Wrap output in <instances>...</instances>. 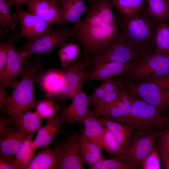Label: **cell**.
I'll return each instance as SVG.
<instances>
[{
	"label": "cell",
	"instance_id": "cell-35",
	"mask_svg": "<svg viewBox=\"0 0 169 169\" xmlns=\"http://www.w3.org/2000/svg\"><path fill=\"white\" fill-rule=\"evenodd\" d=\"M89 169H137L136 167L120 160L111 158L101 159L91 166Z\"/></svg>",
	"mask_w": 169,
	"mask_h": 169
},
{
	"label": "cell",
	"instance_id": "cell-29",
	"mask_svg": "<svg viewBox=\"0 0 169 169\" xmlns=\"http://www.w3.org/2000/svg\"><path fill=\"white\" fill-rule=\"evenodd\" d=\"M13 5L8 0H0V23L2 28L14 31L19 21L16 13L12 15L10 8Z\"/></svg>",
	"mask_w": 169,
	"mask_h": 169
},
{
	"label": "cell",
	"instance_id": "cell-11",
	"mask_svg": "<svg viewBox=\"0 0 169 169\" xmlns=\"http://www.w3.org/2000/svg\"><path fill=\"white\" fill-rule=\"evenodd\" d=\"M148 52L118 42L108 49L94 55L90 58V61L91 65L109 62L125 63L131 60H139Z\"/></svg>",
	"mask_w": 169,
	"mask_h": 169
},
{
	"label": "cell",
	"instance_id": "cell-2",
	"mask_svg": "<svg viewBox=\"0 0 169 169\" xmlns=\"http://www.w3.org/2000/svg\"><path fill=\"white\" fill-rule=\"evenodd\" d=\"M115 14L120 30L119 42L146 52L155 50L153 40L159 21L150 14L146 6L133 15L117 10Z\"/></svg>",
	"mask_w": 169,
	"mask_h": 169
},
{
	"label": "cell",
	"instance_id": "cell-41",
	"mask_svg": "<svg viewBox=\"0 0 169 169\" xmlns=\"http://www.w3.org/2000/svg\"><path fill=\"white\" fill-rule=\"evenodd\" d=\"M123 90L120 91L106 92L103 97L94 105L95 111L99 110L105 105L116 99Z\"/></svg>",
	"mask_w": 169,
	"mask_h": 169
},
{
	"label": "cell",
	"instance_id": "cell-48",
	"mask_svg": "<svg viewBox=\"0 0 169 169\" xmlns=\"http://www.w3.org/2000/svg\"><path fill=\"white\" fill-rule=\"evenodd\" d=\"M16 8H21L23 4H26L28 0H8Z\"/></svg>",
	"mask_w": 169,
	"mask_h": 169
},
{
	"label": "cell",
	"instance_id": "cell-50",
	"mask_svg": "<svg viewBox=\"0 0 169 169\" xmlns=\"http://www.w3.org/2000/svg\"><path fill=\"white\" fill-rule=\"evenodd\" d=\"M87 0V1H90V2H92V1L95 2L96 0Z\"/></svg>",
	"mask_w": 169,
	"mask_h": 169
},
{
	"label": "cell",
	"instance_id": "cell-49",
	"mask_svg": "<svg viewBox=\"0 0 169 169\" xmlns=\"http://www.w3.org/2000/svg\"><path fill=\"white\" fill-rule=\"evenodd\" d=\"M162 118L165 127L169 128V115L162 116Z\"/></svg>",
	"mask_w": 169,
	"mask_h": 169
},
{
	"label": "cell",
	"instance_id": "cell-10",
	"mask_svg": "<svg viewBox=\"0 0 169 169\" xmlns=\"http://www.w3.org/2000/svg\"><path fill=\"white\" fill-rule=\"evenodd\" d=\"M168 54L155 50L149 52L142 59L135 60L128 71L117 77L120 80L134 83L143 81L151 75Z\"/></svg>",
	"mask_w": 169,
	"mask_h": 169
},
{
	"label": "cell",
	"instance_id": "cell-6",
	"mask_svg": "<svg viewBox=\"0 0 169 169\" xmlns=\"http://www.w3.org/2000/svg\"><path fill=\"white\" fill-rule=\"evenodd\" d=\"M160 130L133 132L128 146L122 153L111 156L140 169L143 160L150 152L158 138Z\"/></svg>",
	"mask_w": 169,
	"mask_h": 169
},
{
	"label": "cell",
	"instance_id": "cell-43",
	"mask_svg": "<svg viewBox=\"0 0 169 169\" xmlns=\"http://www.w3.org/2000/svg\"><path fill=\"white\" fill-rule=\"evenodd\" d=\"M0 169H19L16 160L10 155H1Z\"/></svg>",
	"mask_w": 169,
	"mask_h": 169
},
{
	"label": "cell",
	"instance_id": "cell-13",
	"mask_svg": "<svg viewBox=\"0 0 169 169\" xmlns=\"http://www.w3.org/2000/svg\"><path fill=\"white\" fill-rule=\"evenodd\" d=\"M16 10L21 27L17 37L19 38H25L27 40L32 39L44 33L52 25L21 8Z\"/></svg>",
	"mask_w": 169,
	"mask_h": 169
},
{
	"label": "cell",
	"instance_id": "cell-31",
	"mask_svg": "<svg viewBox=\"0 0 169 169\" xmlns=\"http://www.w3.org/2000/svg\"><path fill=\"white\" fill-rule=\"evenodd\" d=\"M51 97L45 95L38 101L35 112L41 118L49 119L61 109L60 105L55 103Z\"/></svg>",
	"mask_w": 169,
	"mask_h": 169
},
{
	"label": "cell",
	"instance_id": "cell-40",
	"mask_svg": "<svg viewBox=\"0 0 169 169\" xmlns=\"http://www.w3.org/2000/svg\"><path fill=\"white\" fill-rule=\"evenodd\" d=\"M156 144L159 156L165 169H169V153L162 143L159 136L157 138Z\"/></svg>",
	"mask_w": 169,
	"mask_h": 169
},
{
	"label": "cell",
	"instance_id": "cell-34",
	"mask_svg": "<svg viewBox=\"0 0 169 169\" xmlns=\"http://www.w3.org/2000/svg\"><path fill=\"white\" fill-rule=\"evenodd\" d=\"M102 139L103 149L111 156H117L124 151L112 133L106 127L104 128Z\"/></svg>",
	"mask_w": 169,
	"mask_h": 169
},
{
	"label": "cell",
	"instance_id": "cell-18",
	"mask_svg": "<svg viewBox=\"0 0 169 169\" xmlns=\"http://www.w3.org/2000/svg\"><path fill=\"white\" fill-rule=\"evenodd\" d=\"M46 124L40 127L32 144L37 149L49 147L52 140L59 133L63 125L66 123L60 117L58 112L51 118L47 120Z\"/></svg>",
	"mask_w": 169,
	"mask_h": 169
},
{
	"label": "cell",
	"instance_id": "cell-9",
	"mask_svg": "<svg viewBox=\"0 0 169 169\" xmlns=\"http://www.w3.org/2000/svg\"><path fill=\"white\" fill-rule=\"evenodd\" d=\"M59 158L58 169H84L79 148V134L74 130L69 136L54 144Z\"/></svg>",
	"mask_w": 169,
	"mask_h": 169
},
{
	"label": "cell",
	"instance_id": "cell-21",
	"mask_svg": "<svg viewBox=\"0 0 169 169\" xmlns=\"http://www.w3.org/2000/svg\"><path fill=\"white\" fill-rule=\"evenodd\" d=\"M96 116L102 125L112 133L121 148L124 151L128 146L134 131L127 126L118 122L103 116Z\"/></svg>",
	"mask_w": 169,
	"mask_h": 169
},
{
	"label": "cell",
	"instance_id": "cell-23",
	"mask_svg": "<svg viewBox=\"0 0 169 169\" xmlns=\"http://www.w3.org/2000/svg\"><path fill=\"white\" fill-rule=\"evenodd\" d=\"M29 134L17 130L4 134L0 137L1 155L14 156L23 142Z\"/></svg>",
	"mask_w": 169,
	"mask_h": 169
},
{
	"label": "cell",
	"instance_id": "cell-33",
	"mask_svg": "<svg viewBox=\"0 0 169 169\" xmlns=\"http://www.w3.org/2000/svg\"><path fill=\"white\" fill-rule=\"evenodd\" d=\"M146 0H113L114 6L120 13L127 15L137 13L145 7Z\"/></svg>",
	"mask_w": 169,
	"mask_h": 169
},
{
	"label": "cell",
	"instance_id": "cell-15",
	"mask_svg": "<svg viewBox=\"0 0 169 169\" xmlns=\"http://www.w3.org/2000/svg\"><path fill=\"white\" fill-rule=\"evenodd\" d=\"M26 4L31 13L51 24L64 25L62 11L57 0H28Z\"/></svg>",
	"mask_w": 169,
	"mask_h": 169
},
{
	"label": "cell",
	"instance_id": "cell-3",
	"mask_svg": "<svg viewBox=\"0 0 169 169\" xmlns=\"http://www.w3.org/2000/svg\"><path fill=\"white\" fill-rule=\"evenodd\" d=\"M26 61L21 75L22 77L15 81L4 108V113L13 118L35 109L38 101L34 96V86L45 71L38 59L27 64Z\"/></svg>",
	"mask_w": 169,
	"mask_h": 169
},
{
	"label": "cell",
	"instance_id": "cell-47",
	"mask_svg": "<svg viewBox=\"0 0 169 169\" xmlns=\"http://www.w3.org/2000/svg\"><path fill=\"white\" fill-rule=\"evenodd\" d=\"M145 80L151 81L156 83L160 85L165 88L169 90V76L161 78H147Z\"/></svg>",
	"mask_w": 169,
	"mask_h": 169
},
{
	"label": "cell",
	"instance_id": "cell-39",
	"mask_svg": "<svg viewBox=\"0 0 169 169\" xmlns=\"http://www.w3.org/2000/svg\"><path fill=\"white\" fill-rule=\"evenodd\" d=\"M101 84L106 92L120 91L124 90V84L117 77H114L102 81Z\"/></svg>",
	"mask_w": 169,
	"mask_h": 169
},
{
	"label": "cell",
	"instance_id": "cell-51",
	"mask_svg": "<svg viewBox=\"0 0 169 169\" xmlns=\"http://www.w3.org/2000/svg\"><path fill=\"white\" fill-rule=\"evenodd\" d=\"M168 3H169V0H168Z\"/></svg>",
	"mask_w": 169,
	"mask_h": 169
},
{
	"label": "cell",
	"instance_id": "cell-32",
	"mask_svg": "<svg viewBox=\"0 0 169 169\" xmlns=\"http://www.w3.org/2000/svg\"><path fill=\"white\" fill-rule=\"evenodd\" d=\"M147 9L150 14L159 21H164L169 18L168 0H146Z\"/></svg>",
	"mask_w": 169,
	"mask_h": 169
},
{
	"label": "cell",
	"instance_id": "cell-38",
	"mask_svg": "<svg viewBox=\"0 0 169 169\" xmlns=\"http://www.w3.org/2000/svg\"><path fill=\"white\" fill-rule=\"evenodd\" d=\"M169 76V54L160 63L153 72L147 78H164Z\"/></svg>",
	"mask_w": 169,
	"mask_h": 169
},
{
	"label": "cell",
	"instance_id": "cell-24",
	"mask_svg": "<svg viewBox=\"0 0 169 169\" xmlns=\"http://www.w3.org/2000/svg\"><path fill=\"white\" fill-rule=\"evenodd\" d=\"M79 148L82 159L89 166L103 158L102 150L85 136L83 129L79 134Z\"/></svg>",
	"mask_w": 169,
	"mask_h": 169
},
{
	"label": "cell",
	"instance_id": "cell-12",
	"mask_svg": "<svg viewBox=\"0 0 169 169\" xmlns=\"http://www.w3.org/2000/svg\"><path fill=\"white\" fill-rule=\"evenodd\" d=\"M70 103L58 111L61 118L66 123H83L90 111L91 96L81 89L71 99Z\"/></svg>",
	"mask_w": 169,
	"mask_h": 169
},
{
	"label": "cell",
	"instance_id": "cell-46",
	"mask_svg": "<svg viewBox=\"0 0 169 169\" xmlns=\"http://www.w3.org/2000/svg\"><path fill=\"white\" fill-rule=\"evenodd\" d=\"M5 88L0 84V110L1 112L4 113V109L3 106L5 105L9 96L5 90Z\"/></svg>",
	"mask_w": 169,
	"mask_h": 169
},
{
	"label": "cell",
	"instance_id": "cell-19",
	"mask_svg": "<svg viewBox=\"0 0 169 169\" xmlns=\"http://www.w3.org/2000/svg\"><path fill=\"white\" fill-rule=\"evenodd\" d=\"M62 68H55L45 70L38 82L45 95L54 99L59 95L62 86Z\"/></svg>",
	"mask_w": 169,
	"mask_h": 169
},
{
	"label": "cell",
	"instance_id": "cell-8",
	"mask_svg": "<svg viewBox=\"0 0 169 169\" xmlns=\"http://www.w3.org/2000/svg\"><path fill=\"white\" fill-rule=\"evenodd\" d=\"M124 90L154 106L161 114L169 109V90L152 82L134 83L120 80Z\"/></svg>",
	"mask_w": 169,
	"mask_h": 169
},
{
	"label": "cell",
	"instance_id": "cell-17",
	"mask_svg": "<svg viewBox=\"0 0 169 169\" xmlns=\"http://www.w3.org/2000/svg\"><path fill=\"white\" fill-rule=\"evenodd\" d=\"M133 62L125 63L109 62L93 64L91 65L90 72L84 71L85 78L89 81L99 80L101 81L113 77L122 75L128 71Z\"/></svg>",
	"mask_w": 169,
	"mask_h": 169
},
{
	"label": "cell",
	"instance_id": "cell-44",
	"mask_svg": "<svg viewBox=\"0 0 169 169\" xmlns=\"http://www.w3.org/2000/svg\"><path fill=\"white\" fill-rule=\"evenodd\" d=\"M158 136L169 153V128L165 127L161 129Z\"/></svg>",
	"mask_w": 169,
	"mask_h": 169
},
{
	"label": "cell",
	"instance_id": "cell-30",
	"mask_svg": "<svg viewBox=\"0 0 169 169\" xmlns=\"http://www.w3.org/2000/svg\"><path fill=\"white\" fill-rule=\"evenodd\" d=\"M70 40L60 48L58 54L62 66L64 67L76 59L81 54V45Z\"/></svg>",
	"mask_w": 169,
	"mask_h": 169
},
{
	"label": "cell",
	"instance_id": "cell-25",
	"mask_svg": "<svg viewBox=\"0 0 169 169\" xmlns=\"http://www.w3.org/2000/svg\"><path fill=\"white\" fill-rule=\"evenodd\" d=\"M41 118L35 111H29L12 118L16 130L28 134H34L38 131L42 124Z\"/></svg>",
	"mask_w": 169,
	"mask_h": 169
},
{
	"label": "cell",
	"instance_id": "cell-20",
	"mask_svg": "<svg viewBox=\"0 0 169 169\" xmlns=\"http://www.w3.org/2000/svg\"><path fill=\"white\" fill-rule=\"evenodd\" d=\"M59 158L56 150L42 149L31 160L27 169H58Z\"/></svg>",
	"mask_w": 169,
	"mask_h": 169
},
{
	"label": "cell",
	"instance_id": "cell-27",
	"mask_svg": "<svg viewBox=\"0 0 169 169\" xmlns=\"http://www.w3.org/2000/svg\"><path fill=\"white\" fill-rule=\"evenodd\" d=\"M33 133L29 134L25 138L14 155L19 169H27L36 151L32 146Z\"/></svg>",
	"mask_w": 169,
	"mask_h": 169
},
{
	"label": "cell",
	"instance_id": "cell-42",
	"mask_svg": "<svg viewBox=\"0 0 169 169\" xmlns=\"http://www.w3.org/2000/svg\"><path fill=\"white\" fill-rule=\"evenodd\" d=\"M16 130L12 118L0 115V137L8 132Z\"/></svg>",
	"mask_w": 169,
	"mask_h": 169
},
{
	"label": "cell",
	"instance_id": "cell-37",
	"mask_svg": "<svg viewBox=\"0 0 169 169\" xmlns=\"http://www.w3.org/2000/svg\"><path fill=\"white\" fill-rule=\"evenodd\" d=\"M17 34L14 33L11 34L8 40L6 41H1L0 43V76L5 72L7 65L8 50L11 42L13 41L17 37Z\"/></svg>",
	"mask_w": 169,
	"mask_h": 169
},
{
	"label": "cell",
	"instance_id": "cell-16",
	"mask_svg": "<svg viewBox=\"0 0 169 169\" xmlns=\"http://www.w3.org/2000/svg\"><path fill=\"white\" fill-rule=\"evenodd\" d=\"M133 100L132 95L124 90L116 99L95 111V114L115 121L123 119L129 114Z\"/></svg>",
	"mask_w": 169,
	"mask_h": 169
},
{
	"label": "cell",
	"instance_id": "cell-7",
	"mask_svg": "<svg viewBox=\"0 0 169 169\" xmlns=\"http://www.w3.org/2000/svg\"><path fill=\"white\" fill-rule=\"evenodd\" d=\"M68 30L60 28H49L46 32L33 39L27 40L19 50L28 58L33 54L49 56L57 47L61 48L71 40Z\"/></svg>",
	"mask_w": 169,
	"mask_h": 169
},
{
	"label": "cell",
	"instance_id": "cell-45",
	"mask_svg": "<svg viewBox=\"0 0 169 169\" xmlns=\"http://www.w3.org/2000/svg\"><path fill=\"white\" fill-rule=\"evenodd\" d=\"M106 92L101 85L94 88V92L91 96V102L94 105L104 95Z\"/></svg>",
	"mask_w": 169,
	"mask_h": 169
},
{
	"label": "cell",
	"instance_id": "cell-14",
	"mask_svg": "<svg viewBox=\"0 0 169 169\" xmlns=\"http://www.w3.org/2000/svg\"><path fill=\"white\" fill-rule=\"evenodd\" d=\"M10 42L8 48V55L6 70L0 76V84L5 88L12 87L14 79L21 75L27 58L18 48Z\"/></svg>",
	"mask_w": 169,
	"mask_h": 169
},
{
	"label": "cell",
	"instance_id": "cell-5",
	"mask_svg": "<svg viewBox=\"0 0 169 169\" xmlns=\"http://www.w3.org/2000/svg\"><path fill=\"white\" fill-rule=\"evenodd\" d=\"M91 65L90 58L83 53L78 57L67 66L62 67V86L60 91L55 99L64 103L68 99H72L79 90L85 79L84 70Z\"/></svg>",
	"mask_w": 169,
	"mask_h": 169
},
{
	"label": "cell",
	"instance_id": "cell-28",
	"mask_svg": "<svg viewBox=\"0 0 169 169\" xmlns=\"http://www.w3.org/2000/svg\"><path fill=\"white\" fill-rule=\"evenodd\" d=\"M153 43L156 50L169 53V24L164 21L159 22Z\"/></svg>",
	"mask_w": 169,
	"mask_h": 169
},
{
	"label": "cell",
	"instance_id": "cell-52",
	"mask_svg": "<svg viewBox=\"0 0 169 169\" xmlns=\"http://www.w3.org/2000/svg\"></svg>",
	"mask_w": 169,
	"mask_h": 169
},
{
	"label": "cell",
	"instance_id": "cell-4",
	"mask_svg": "<svg viewBox=\"0 0 169 169\" xmlns=\"http://www.w3.org/2000/svg\"><path fill=\"white\" fill-rule=\"evenodd\" d=\"M132 96L133 100L129 114L116 121L133 131H156L165 127L162 115L158 109L140 98Z\"/></svg>",
	"mask_w": 169,
	"mask_h": 169
},
{
	"label": "cell",
	"instance_id": "cell-22",
	"mask_svg": "<svg viewBox=\"0 0 169 169\" xmlns=\"http://www.w3.org/2000/svg\"><path fill=\"white\" fill-rule=\"evenodd\" d=\"M83 0H59L62 11L63 23H73L78 21L82 15L87 13L89 8L86 7Z\"/></svg>",
	"mask_w": 169,
	"mask_h": 169
},
{
	"label": "cell",
	"instance_id": "cell-36",
	"mask_svg": "<svg viewBox=\"0 0 169 169\" xmlns=\"http://www.w3.org/2000/svg\"><path fill=\"white\" fill-rule=\"evenodd\" d=\"M159 159L155 142L149 154L141 162L140 166V169H160Z\"/></svg>",
	"mask_w": 169,
	"mask_h": 169
},
{
	"label": "cell",
	"instance_id": "cell-1",
	"mask_svg": "<svg viewBox=\"0 0 169 169\" xmlns=\"http://www.w3.org/2000/svg\"><path fill=\"white\" fill-rule=\"evenodd\" d=\"M113 0H96L83 19H79L69 31L71 40H76L83 53L91 58L119 42L120 30L113 13Z\"/></svg>",
	"mask_w": 169,
	"mask_h": 169
},
{
	"label": "cell",
	"instance_id": "cell-26",
	"mask_svg": "<svg viewBox=\"0 0 169 169\" xmlns=\"http://www.w3.org/2000/svg\"><path fill=\"white\" fill-rule=\"evenodd\" d=\"M83 124L85 136L101 150L103 149L102 136L104 127L95 114L90 111Z\"/></svg>",
	"mask_w": 169,
	"mask_h": 169
}]
</instances>
